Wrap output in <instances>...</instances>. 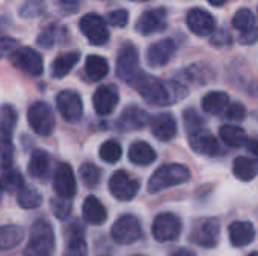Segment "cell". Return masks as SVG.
Instances as JSON below:
<instances>
[{
  "label": "cell",
  "instance_id": "cell-1",
  "mask_svg": "<svg viewBox=\"0 0 258 256\" xmlns=\"http://www.w3.org/2000/svg\"><path fill=\"white\" fill-rule=\"evenodd\" d=\"M128 86L133 88L145 100V103L156 107L175 104L187 94V89L183 83L175 80L163 81L154 75L144 72L142 69L128 81Z\"/></svg>",
  "mask_w": 258,
  "mask_h": 256
},
{
  "label": "cell",
  "instance_id": "cell-2",
  "mask_svg": "<svg viewBox=\"0 0 258 256\" xmlns=\"http://www.w3.org/2000/svg\"><path fill=\"white\" fill-rule=\"evenodd\" d=\"M56 237L53 226L45 219H38L29 232V241L24 247V256H53Z\"/></svg>",
  "mask_w": 258,
  "mask_h": 256
},
{
  "label": "cell",
  "instance_id": "cell-3",
  "mask_svg": "<svg viewBox=\"0 0 258 256\" xmlns=\"http://www.w3.org/2000/svg\"><path fill=\"white\" fill-rule=\"evenodd\" d=\"M190 178V170L187 166L180 163H168L154 170L148 181V192L159 193L165 189L181 186Z\"/></svg>",
  "mask_w": 258,
  "mask_h": 256
},
{
  "label": "cell",
  "instance_id": "cell-4",
  "mask_svg": "<svg viewBox=\"0 0 258 256\" xmlns=\"http://www.w3.org/2000/svg\"><path fill=\"white\" fill-rule=\"evenodd\" d=\"M27 121L30 128L41 137H48L54 131L56 119L51 107L44 101L33 103L27 110Z\"/></svg>",
  "mask_w": 258,
  "mask_h": 256
},
{
  "label": "cell",
  "instance_id": "cell-5",
  "mask_svg": "<svg viewBox=\"0 0 258 256\" xmlns=\"http://www.w3.org/2000/svg\"><path fill=\"white\" fill-rule=\"evenodd\" d=\"M221 238V225L216 219H200L194 223L190 241L204 249H213Z\"/></svg>",
  "mask_w": 258,
  "mask_h": 256
},
{
  "label": "cell",
  "instance_id": "cell-6",
  "mask_svg": "<svg viewBox=\"0 0 258 256\" xmlns=\"http://www.w3.org/2000/svg\"><path fill=\"white\" fill-rule=\"evenodd\" d=\"M181 229L183 223L178 216H175L174 213H162L156 216L151 226V234L156 241L168 243L177 240L181 234Z\"/></svg>",
  "mask_w": 258,
  "mask_h": 256
},
{
  "label": "cell",
  "instance_id": "cell-7",
  "mask_svg": "<svg viewBox=\"0 0 258 256\" xmlns=\"http://www.w3.org/2000/svg\"><path fill=\"white\" fill-rule=\"evenodd\" d=\"M79 29L92 45L100 47V45H104L110 39L107 23L98 14H94V12L85 14L79 21Z\"/></svg>",
  "mask_w": 258,
  "mask_h": 256
},
{
  "label": "cell",
  "instance_id": "cell-8",
  "mask_svg": "<svg viewBox=\"0 0 258 256\" xmlns=\"http://www.w3.org/2000/svg\"><path fill=\"white\" fill-rule=\"evenodd\" d=\"M142 237V225L138 217L132 214H124L112 226V238L121 246H128L136 243Z\"/></svg>",
  "mask_w": 258,
  "mask_h": 256
},
{
  "label": "cell",
  "instance_id": "cell-9",
  "mask_svg": "<svg viewBox=\"0 0 258 256\" xmlns=\"http://www.w3.org/2000/svg\"><path fill=\"white\" fill-rule=\"evenodd\" d=\"M11 62L17 69L30 77H38L44 71L42 56L32 47H18L11 54Z\"/></svg>",
  "mask_w": 258,
  "mask_h": 256
},
{
  "label": "cell",
  "instance_id": "cell-10",
  "mask_svg": "<svg viewBox=\"0 0 258 256\" xmlns=\"http://www.w3.org/2000/svg\"><path fill=\"white\" fill-rule=\"evenodd\" d=\"M109 190L112 196L118 201L128 202L136 198V195L141 190V183L139 180L133 178L130 174L125 170H116L109 181Z\"/></svg>",
  "mask_w": 258,
  "mask_h": 256
},
{
  "label": "cell",
  "instance_id": "cell-11",
  "mask_svg": "<svg viewBox=\"0 0 258 256\" xmlns=\"http://www.w3.org/2000/svg\"><path fill=\"white\" fill-rule=\"evenodd\" d=\"M141 71L139 54L132 42L122 44L116 56V75L119 80L128 84V81Z\"/></svg>",
  "mask_w": 258,
  "mask_h": 256
},
{
  "label": "cell",
  "instance_id": "cell-12",
  "mask_svg": "<svg viewBox=\"0 0 258 256\" xmlns=\"http://www.w3.org/2000/svg\"><path fill=\"white\" fill-rule=\"evenodd\" d=\"M56 109L67 122H79L83 116V101L76 91H60L56 95Z\"/></svg>",
  "mask_w": 258,
  "mask_h": 256
},
{
  "label": "cell",
  "instance_id": "cell-13",
  "mask_svg": "<svg viewBox=\"0 0 258 256\" xmlns=\"http://www.w3.org/2000/svg\"><path fill=\"white\" fill-rule=\"evenodd\" d=\"M53 189L57 198L71 201L77 193V183L73 167L68 163H59L53 175Z\"/></svg>",
  "mask_w": 258,
  "mask_h": 256
},
{
  "label": "cell",
  "instance_id": "cell-14",
  "mask_svg": "<svg viewBox=\"0 0 258 256\" xmlns=\"http://www.w3.org/2000/svg\"><path fill=\"white\" fill-rule=\"evenodd\" d=\"M88 244L85 228L80 220H71L65 228V253L63 256H86Z\"/></svg>",
  "mask_w": 258,
  "mask_h": 256
},
{
  "label": "cell",
  "instance_id": "cell-15",
  "mask_svg": "<svg viewBox=\"0 0 258 256\" xmlns=\"http://www.w3.org/2000/svg\"><path fill=\"white\" fill-rule=\"evenodd\" d=\"M119 103L118 89L113 84H103L97 88L92 97L94 110L98 116H109Z\"/></svg>",
  "mask_w": 258,
  "mask_h": 256
},
{
  "label": "cell",
  "instance_id": "cell-16",
  "mask_svg": "<svg viewBox=\"0 0 258 256\" xmlns=\"http://www.w3.org/2000/svg\"><path fill=\"white\" fill-rule=\"evenodd\" d=\"M151 116L139 106H127L116 121V127L122 131H138L150 125Z\"/></svg>",
  "mask_w": 258,
  "mask_h": 256
},
{
  "label": "cell",
  "instance_id": "cell-17",
  "mask_svg": "<svg viewBox=\"0 0 258 256\" xmlns=\"http://www.w3.org/2000/svg\"><path fill=\"white\" fill-rule=\"evenodd\" d=\"M166 17H168V12L165 8H156V9L145 11L138 18L135 29L138 33H141L144 36L153 35L166 27Z\"/></svg>",
  "mask_w": 258,
  "mask_h": 256
},
{
  "label": "cell",
  "instance_id": "cell-18",
  "mask_svg": "<svg viewBox=\"0 0 258 256\" xmlns=\"http://www.w3.org/2000/svg\"><path fill=\"white\" fill-rule=\"evenodd\" d=\"M175 50H177V44L174 39H171V38L160 39L148 47L147 54H145L147 63L151 68H160L172 59Z\"/></svg>",
  "mask_w": 258,
  "mask_h": 256
},
{
  "label": "cell",
  "instance_id": "cell-19",
  "mask_svg": "<svg viewBox=\"0 0 258 256\" xmlns=\"http://www.w3.org/2000/svg\"><path fill=\"white\" fill-rule=\"evenodd\" d=\"M186 24L190 29L192 33L197 36H209L215 33L216 29V21L212 14H209L204 9L195 8L190 9L186 15Z\"/></svg>",
  "mask_w": 258,
  "mask_h": 256
},
{
  "label": "cell",
  "instance_id": "cell-20",
  "mask_svg": "<svg viewBox=\"0 0 258 256\" xmlns=\"http://www.w3.org/2000/svg\"><path fill=\"white\" fill-rule=\"evenodd\" d=\"M151 127V133L153 136L160 140V142H169L177 136L178 127H177V121L171 113H159L154 118H151L150 122Z\"/></svg>",
  "mask_w": 258,
  "mask_h": 256
},
{
  "label": "cell",
  "instance_id": "cell-21",
  "mask_svg": "<svg viewBox=\"0 0 258 256\" xmlns=\"http://www.w3.org/2000/svg\"><path fill=\"white\" fill-rule=\"evenodd\" d=\"M189 145L200 155L212 157L219 152V143L216 137L212 136L206 128L189 134Z\"/></svg>",
  "mask_w": 258,
  "mask_h": 256
},
{
  "label": "cell",
  "instance_id": "cell-22",
  "mask_svg": "<svg viewBox=\"0 0 258 256\" xmlns=\"http://www.w3.org/2000/svg\"><path fill=\"white\" fill-rule=\"evenodd\" d=\"M228 238L234 247L249 246L255 238L254 225L251 222H245V220L233 222L228 228Z\"/></svg>",
  "mask_w": 258,
  "mask_h": 256
},
{
  "label": "cell",
  "instance_id": "cell-23",
  "mask_svg": "<svg viewBox=\"0 0 258 256\" xmlns=\"http://www.w3.org/2000/svg\"><path fill=\"white\" fill-rule=\"evenodd\" d=\"M50 166H51L50 155L42 149H35L30 155V160L27 164V172L32 178L45 181L50 177V169H51Z\"/></svg>",
  "mask_w": 258,
  "mask_h": 256
},
{
  "label": "cell",
  "instance_id": "cell-24",
  "mask_svg": "<svg viewBox=\"0 0 258 256\" xmlns=\"http://www.w3.org/2000/svg\"><path fill=\"white\" fill-rule=\"evenodd\" d=\"M82 214H83V220L94 226L103 225L107 220V211L101 204V201H98L95 196H88L83 201Z\"/></svg>",
  "mask_w": 258,
  "mask_h": 256
},
{
  "label": "cell",
  "instance_id": "cell-25",
  "mask_svg": "<svg viewBox=\"0 0 258 256\" xmlns=\"http://www.w3.org/2000/svg\"><path fill=\"white\" fill-rule=\"evenodd\" d=\"M156 158H157V154L154 148L144 140L133 142L128 148V160L130 163L136 166H148L154 163Z\"/></svg>",
  "mask_w": 258,
  "mask_h": 256
},
{
  "label": "cell",
  "instance_id": "cell-26",
  "mask_svg": "<svg viewBox=\"0 0 258 256\" xmlns=\"http://www.w3.org/2000/svg\"><path fill=\"white\" fill-rule=\"evenodd\" d=\"M79 60H80V51H67V53L59 54L51 63V75H53V78L67 77L73 71V68L77 65Z\"/></svg>",
  "mask_w": 258,
  "mask_h": 256
},
{
  "label": "cell",
  "instance_id": "cell-27",
  "mask_svg": "<svg viewBox=\"0 0 258 256\" xmlns=\"http://www.w3.org/2000/svg\"><path fill=\"white\" fill-rule=\"evenodd\" d=\"M233 175L240 181H252L258 175V158L240 155L233 161Z\"/></svg>",
  "mask_w": 258,
  "mask_h": 256
},
{
  "label": "cell",
  "instance_id": "cell-28",
  "mask_svg": "<svg viewBox=\"0 0 258 256\" xmlns=\"http://www.w3.org/2000/svg\"><path fill=\"white\" fill-rule=\"evenodd\" d=\"M201 106L206 113L221 115L230 106V97H228V94H225L222 91H213V92H209L207 95H204Z\"/></svg>",
  "mask_w": 258,
  "mask_h": 256
},
{
  "label": "cell",
  "instance_id": "cell-29",
  "mask_svg": "<svg viewBox=\"0 0 258 256\" xmlns=\"http://www.w3.org/2000/svg\"><path fill=\"white\" fill-rule=\"evenodd\" d=\"M219 137L230 148H245V143L248 140L246 131L242 127L233 125V124L222 125L219 128Z\"/></svg>",
  "mask_w": 258,
  "mask_h": 256
},
{
  "label": "cell",
  "instance_id": "cell-30",
  "mask_svg": "<svg viewBox=\"0 0 258 256\" xmlns=\"http://www.w3.org/2000/svg\"><path fill=\"white\" fill-rule=\"evenodd\" d=\"M85 72L91 81H100L109 74V62L98 54H89L85 60Z\"/></svg>",
  "mask_w": 258,
  "mask_h": 256
},
{
  "label": "cell",
  "instance_id": "cell-31",
  "mask_svg": "<svg viewBox=\"0 0 258 256\" xmlns=\"http://www.w3.org/2000/svg\"><path fill=\"white\" fill-rule=\"evenodd\" d=\"M24 240V229L18 225L0 226V252L17 247Z\"/></svg>",
  "mask_w": 258,
  "mask_h": 256
},
{
  "label": "cell",
  "instance_id": "cell-32",
  "mask_svg": "<svg viewBox=\"0 0 258 256\" xmlns=\"http://www.w3.org/2000/svg\"><path fill=\"white\" fill-rule=\"evenodd\" d=\"M0 186L6 192L18 193L26 186L24 184V177L12 164L11 166H3L2 167V175H0Z\"/></svg>",
  "mask_w": 258,
  "mask_h": 256
},
{
  "label": "cell",
  "instance_id": "cell-33",
  "mask_svg": "<svg viewBox=\"0 0 258 256\" xmlns=\"http://www.w3.org/2000/svg\"><path fill=\"white\" fill-rule=\"evenodd\" d=\"M17 121H18L17 110L12 106L5 104L0 109V139H12V133L17 125Z\"/></svg>",
  "mask_w": 258,
  "mask_h": 256
},
{
  "label": "cell",
  "instance_id": "cell-34",
  "mask_svg": "<svg viewBox=\"0 0 258 256\" xmlns=\"http://www.w3.org/2000/svg\"><path fill=\"white\" fill-rule=\"evenodd\" d=\"M17 204L23 208V210H35L38 207H41L42 204V195L29 186H24L18 193H17Z\"/></svg>",
  "mask_w": 258,
  "mask_h": 256
},
{
  "label": "cell",
  "instance_id": "cell-35",
  "mask_svg": "<svg viewBox=\"0 0 258 256\" xmlns=\"http://www.w3.org/2000/svg\"><path fill=\"white\" fill-rule=\"evenodd\" d=\"M79 175L88 189H95L101 181V169L94 163H83L79 169Z\"/></svg>",
  "mask_w": 258,
  "mask_h": 256
},
{
  "label": "cell",
  "instance_id": "cell-36",
  "mask_svg": "<svg viewBox=\"0 0 258 256\" xmlns=\"http://www.w3.org/2000/svg\"><path fill=\"white\" fill-rule=\"evenodd\" d=\"M121 155H122V148H121L119 142L110 139V140H106V142L101 143V146H100V158L104 163L113 164V163L119 161Z\"/></svg>",
  "mask_w": 258,
  "mask_h": 256
},
{
  "label": "cell",
  "instance_id": "cell-37",
  "mask_svg": "<svg viewBox=\"0 0 258 256\" xmlns=\"http://www.w3.org/2000/svg\"><path fill=\"white\" fill-rule=\"evenodd\" d=\"M45 6H47L45 0H23L18 9V15L21 18H35L45 11Z\"/></svg>",
  "mask_w": 258,
  "mask_h": 256
},
{
  "label": "cell",
  "instance_id": "cell-38",
  "mask_svg": "<svg viewBox=\"0 0 258 256\" xmlns=\"http://www.w3.org/2000/svg\"><path fill=\"white\" fill-rule=\"evenodd\" d=\"M233 26H234L237 30H240L242 33L251 30L252 27H255L254 14H252L249 9H246V8L237 11V12L234 14V17H233Z\"/></svg>",
  "mask_w": 258,
  "mask_h": 256
},
{
  "label": "cell",
  "instance_id": "cell-39",
  "mask_svg": "<svg viewBox=\"0 0 258 256\" xmlns=\"http://www.w3.org/2000/svg\"><path fill=\"white\" fill-rule=\"evenodd\" d=\"M184 75L189 81L194 83H207L212 78V72L206 65H192L186 68Z\"/></svg>",
  "mask_w": 258,
  "mask_h": 256
},
{
  "label": "cell",
  "instance_id": "cell-40",
  "mask_svg": "<svg viewBox=\"0 0 258 256\" xmlns=\"http://www.w3.org/2000/svg\"><path fill=\"white\" fill-rule=\"evenodd\" d=\"M59 32H60V27H57V26H54V24L47 26V27L39 33V36H38V39H36L38 45L42 47V48H51V47L56 44L57 38H59Z\"/></svg>",
  "mask_w": 258,
  "mask_h": 256
},
{
  "label": "cell",
  "instance_id": "cell-41",
  "mask_svg": "<svg viewBox=\"0 0 258 256\" xmlns=\"http://www.w3.org/2000/svg\"><path fill=\"white\" fill-rule=\"evenodd\" d=\"M51 205V211L56 216V219L59 220H67L71 216L73 211V204L68 199H62V198H53L50 201Z\"/></svg>",
  "mask_w": 258,
  "mask_h": 256
},
{
  "label": "cell",
  "instance_id": "cell-42",
  "mask_svg": "<svg viewBox=\"0 0 258 256\" xmlns=\"http://www.w3.org/2000/svg\"><path fill=\"white\" fill-rule=\"evenodd\" d=\"M183 118H184V127H186L187 134H192V133H195V131L204 128V119H203L194 109L184 110Z\"/></svg>",
  "mask_w": 258,
  "mask_h": 256
},
{
  "label": "cell",
  "instance_id": "cell-43",
  "mask_svg": "<svg viewBox=\"0 0 258 256\" xmlns=\"http://www.w3.org/2000/svg\"><path fill=\"white\" fill-rule=\"evenodd\" d=\"M106 23H109L113 27H125L128 23V11L125 9H116L107 14V20Z\"/></svg>",
  "mask_w": 258,
  "mask_h": 256
},
{
  "label": "cell",
  "instance_id": "cell-44",
  "mask_svg": "<svg viewBox=\"0 0 258 256\" xmlns=\"http://www.w3.org/2000/svg\"><path fill=\"white\" fill-rule=\"evenodd\" d=\"M225 116H227V119H230V121H233V122H240V121H243L245 116H246V109H245V106L240 104V103H233V104H230V106L227 107Z\"/></svg>",
  "mask_w": 258,
  "mask_h": 256
},
{
  "label": "cell",
  "instance_id": "cell-45",
  "mask_svg": "<svg viewBox=\"0 0 258 256\" xmlns=\"http://www.w3.org/2000/svg\"><path fill=\"white\" fill-rule=\"evenodd\" d=\"M18 41L11 36H0V59L5 56H11L18 48Z\"/></svg>",
  "mask_w": 258,
  "mask_h": 256
},
{
  "label": "cell",
  "instance_id": "cell-46",
  "mask_svg": "<svg viewBox=\"0 0 258 256\" xmlns=\"http://www.w3.org/2000/svg\"><path fill=\"white\" fill-rule=\"evenodd\" d=\"M239 41L243 44V45H251V44H255L258 41V27H252L251 30L248 32H243L239 38Z\"/></svg>",
  "mask_w": 258,
  "mask_h": 256
},
{
  "label": "cell",
  "instance_id": "cell-47",
  "mask_svg": "<svg viewBox=\"0 0 258 256\" xmlns=\"http://www.w3.org/2000/svg\"><path fill=\"white\" fill-rule=\"evenodd\" d=\"M54 2L65 14H73L79 9V0H54Z\"/></svg>",
  "mask_w": 258,
  "mask_h": 256
},
{
  "label": "cell",
  "instance_id": "cell-48",
  "mask_svg": "<svg viewBox=\"0 0 258 256\" xmlns=\"http://www.w3.org/2000/svg\"><path fill=\"white\" fill-rule=\"evenodd\" d=\"M245 148L258 158V137H254V139H248L246 143H245Z\"/></svg>",
  "mask_w": 258,
  "mask_h": 256
},
{
  "label": "cell",
  "instance_id": "cell-49",
  "mask_svg": "<svg viewBox=\"0 0 258 256\" xmlns=\"http://www.w3.org/2000/svg\"><path fill=\"white\" fill-rule=\"evenodd\" d=\"M169 256H197L195 252H192L190 249H186V247H180V249H175L174 252H171Z\"/></svg>",
  "mask_w": 258,
  "mask_h": 256
},
{
  "label": "cell",
  "instance_id": "cell-50",
  "mask_svg": "<svg viewBox=\"0 0 258 256\" xmlns=\"http://www.w3.org/2000/svg\"><path fill=\"white\" fill-rule=\"evenodd\" d=\"M210 5H213V6H221V5H224L227 0H207Z\"/></svg>",
  "mask_w": 258,
  "mask_h": 256
},
{
  "label": "cell",
  "instance_id": "cell-51",
  "mask_svg": "<svg viewBox=\"0 0 258 256\" xmlns=\"http://www.w3.org/2000/svg\"><path fill=\"white\" fill-rule=\"evenodd\" d=\"M3 26H5V24H3V20H0V33L3 32Z\"/></svg>",
  "mask_w": 258,
  "mask_h": 256
},
{
  "label": "cell",
  "instance_id": "cell-52",
  "mask_svg": "<svg viewBox=\"0 0 258 256\" xmlns=\"http://www.w3.org/2000/svg\"><path fill=\"white\" fill-rule=\"evenodd\" d=\"M2 199H3V189H2V186H0V202H2Z\"/></svg>",
  "mask_w": 258,
  "mask_h": 256
},
{
  "label": "cell",
  "instance_id": "cell-53",
  "mask_svg": "<svg viewBox=\"0 0 258 256\" xmlns=\"http://www.w3.org/2000/svg\"><path fill=\"white\" fill-rule=\"evenodd\" d=\"M248 256H258V252H251Z\"/></svg>",
  "mask_w": 258,
  "mask_h": 256
},
{
  "label": "cell",
  "instance_id": "cell-54",
  "mask_svg": "<svg viewBox=\"0 0 258 256\" xmlns=\"http://www.w3.org/2000/svg\"><path fill=\"white\" fill-rule=\"evenodd\" d=\"M133 256H144V255H133Z\"/></svg>",
  "mask_w": 258,
  "mask_h": 256
},
{
  "label": "cell",
  "instance_id": "cell-55",
  "mask_svg": "<svg viewBox=\"0 0 258 256\" xmlns=\"http://www.w3.org/2000/svg\"><path fill=\"white\" fill-rule=\"evenodd\" d=\"M132 2H136V0H132Z\"/></svg>",
  "mask_w": 258,
  "mask_h": 256
},
{
  "label": "cell",
  "instance_id": "cell-56",
  "mask_svg": "<svg viewBox=\"0 0 258 256\" xmlns=\"http://www.w3.org/2000/svg\"><path fill=\"white\" fill-rule=\"evenodd\" d=\"M101 256H106V255H101Z\"/></svg>",
  "mask_w": 258,
  "mask_h": 256
}]
</instances>
